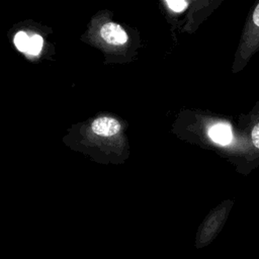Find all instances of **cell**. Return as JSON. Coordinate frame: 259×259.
Here are the masks:
<instances>
[{
    "label": "cell",
    "instance_id": "3",
    "mask_svg": "<svg viewBox=\"0 0 259 259\" xmlns=\"http://www.w3.org/2000/svg\"><path fill=\"white\" fill-rule=\"evenodd\" d=\"M209 138L217 144L228 145L232 141V130L227 123H217L208 131Z\"/></svg>",
    "mask_w": 259,
    "mask_h": 259
},
{
    "label": "cell",
    "instance_id": "6",
    "mask_svg": "<svg viewBox=\"0 0 259 259\" xmlns=\"http://www.w3.org/2000/svg\"><path fill=\"white\" fill-rule=\"evenodd\" d=\"M167 4L169 8L174 12H181L186 8L188 3L183 0H175V1H167Z\"/></svg>",
    "mask_w": 259,
    "mask_h": 259
},
{
    "label": "cell",
    "instance_id": "2",
    "mask_svg": "<svg viewBox=\"0 0 259 259\" xmlns=\"http://www.w3.org/2000/svg\"><path fill=\"white\" fill-rule=\"evenodd\" d=\"M101 37L110 45H122L127 40L126 32L116 23H105L100 29Z\"/></svg>",
    "mask_w": 259,
    "mask_h": 259
},
{
    "label": "cell",
    "instance_id": "1",
    "mask_svg": "<svg viewBox=\"0 0 259 259\" xmlns=\"http://www.w3.org/2000/svg\"><path fill=\"white\" fill-rule=\"evenodd\" d=\"M91 130L96 135L103 136V137H110V136L116 135L121 130V125L116 119L112 117L102 116V117L96 118L92 122Z\"/></svg>",
    "mask_w": 259,
    "mask_h": 259
},
{
    "label": "cell",
    "instance_id": "4",
    "mask_svg": "<svg viewBox=\"0 0 259 259\" xmlns=\"http://www.w3.org/2000/svg\"><path fill=\"white\" fill-rule=\"evenodd\" d=\"M41 47H42V37L38 34H34L30 37L29 46L26 53L32 56H36L39 54Z\"/></svg>",
    "mask_w": 259,
    "mask_h": 259
},
{
    "label": "cell",
    "instance_id": "7",
    "mask_svg": "<svg viewBox=\"0 0 259 259\" xmlns=\"http://www.w3.org/2000/svg\"><path fill=\"white\" fill-rule=\"evenodd\" d=\"M252 142L254 146L259 149V123H257L252 130Z\"/></svg>",
    "mask_w": 259,
    "mask_h": 259
},
{
    "label": "cell",
    "instance_id": "8",
    "mask_svg": "<svg viewBox=\"0 0 259 259\" xmlns=\"http://www.w3.org/2000/svg\"><path fill=\"white\" fill-rule=\"evenodd\" d=\"M253 21L257 26H259V4L256 6L253 12Z\"/></svg>",
    "mask_w": 259,
    "mask_h": 259
},
{
    "label": "cell",
    "instance_id": "5",
    "mask_svg": "<svg viewBox=\"0 0 259 259\" xmlns=\"http://www.w3.org/2000/svg\"><path fill=\"white\" fill-rule=\"evenodd\" d=\"M29 40H30V37H28L27 34L23 31H19L14 37V44L20 52L26 53L29 46Z\"/></svg>",
    "mask_w": 259,
    "mask_h": 259
}]
</instances>
